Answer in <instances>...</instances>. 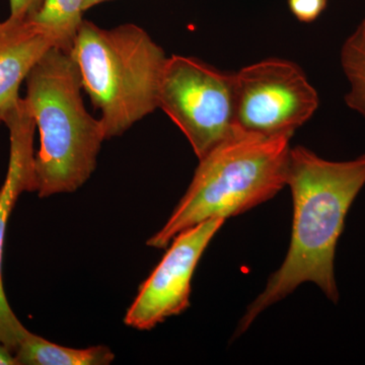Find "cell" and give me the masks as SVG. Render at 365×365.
Here are the masks:
<instances>
[{"instance_id":"obj_6","label":"cell","mask_w":365,"mask_h":365,"mask_svg":"<svg viewBox=\"0 0 365 365\" xmlns=\"http://www.w3.org/2000/svg\"><path fill=\"white\" fill-rule=\"evenodd\" d=\"M235 123L263 136H292L314 116L319 95L299 66L262 60L235 73Z\"/></svg>"},{"instance_id":"obj_11","label":"cell","mask_w":365,"mask_h":365,"mask_svg":"<svg viewBox=\"0 0 365 365\" xmlns=\"http://www.w3.org/2000/svg\"><path fill=\"white\" fill-rule=\"evenodd\" d=\"M85 0H43L33 20L48 31L57 48L71 53L74 40L85 21Z\"/></svg>"},{"instance_id":"obj_10","label":"cell","mask_w":365,"mask_h":365,"mask_svg":"<svg viewBox=\"0 0 365 365\" xmlns=\"http://www.w3.org/2000/svg\"><path fill=\"white\" fill-rule=\"evenodd\" d=\"M19 365H106L115 356L100 345L86 349L62 347L28 331L14 353Z\"/></svg>"},{"instance_id":"obj_9","label":"cell","mask_w":365,"mask_h":365,"mask_svg":"<svg viewBox=\"0 0 365 365\" xmlns=\"http://www.w3.org/2000/svg\"><path fill=\"white\" fill-rule=\"evenodd\" d=\"M52 48H57L54 37L32 16L0 21V123L20 103L21 83Z\"/></svg>"},{"instance_id":"obj_17","label":"cell","mask_w":365,"mask_h":365,"mask_svg":"<svg viewBox=\"0 0 365 365\" xmlns=\"http://www.w3.org/2000/svg\"><path fill=\"white\" fill-rule=\"evenodd\" d=\"M357 30L359 31V33L361 34L362 37H364V39L365 40V20L362 21L361 25L359 26Z\"/></svg>"},{"instance_id":"obj_13","label":"cell","mask_w":365,"mask_h":365,"mask_svg":"<svg viewBox=\"0 0 365 365\" xmlns=\"http://www.w3.org/2000/svg\"><path fill=\"white\" fill-rule=\"evenodd\" d=\"M294 18L302 23H313L325 11L328 0H287Z\"/></svg>"},{"instance_id":"obj_15","label":"cell","mask_w":365,"mask_h":365,"mask_svg":"<svg viewBox=\"0 0 365 365\" xmlns=\"http://www.w3.org/2000/svg\"><path fill=\"white\" fill-rule=\"evenodd\" d=\"M0 365H19L14 353L2 344H0Z\"/></svg>"},{"instance_id":"obj_14","label":"cell","mask_w":365,"mask_h":365,"mask_svg":"<svg viewBox=\"0 0 365 365\" xmlns=\"http://www.w3.org/2000/svg\"><path fill=\"white\" fill-rule=\"evenodd\" d=\"M43 0H9L11 18L23 19L33 16L40 9Z\"/></svg>"},{"instance_id":"obj_16","label":"cell","mask_w":365,"mask_h":365,"mask_svg":"<svg viewBox=\"0 0 365 365\" xmlns=\"http://www.w3.org/2000/svg\"><path fill=\"white\" fill-rule=\"evenodd\" d=\"M110 1V0H85V11L91 9V7L103 4V2Z\"/></svg>"},{"instance_id":"obj_1","label":"cell","mask_w":365,"mask_h":365,"mask_svg":"<svg viewBox=\"0 0 365 365\" xmlns=\"http://www.w3.org/2000/svg\"><path fill=\"white\" fill-rule=\"evenodd\" d=\"M287 186L294 202L287 258L247 309L235 336L246 332L259 314L304 283L313 282L335 304L339 299L336 248L348 211L365 186V155L333 162L295 146L290 148Z\"/></svg>"},{"instance_id":"obj_5","label":"cell","mask_w":365,"mask_h":365,"mask_svg":"<svg viewBox=\"0 0 365 365\" xmlns=\"http://www.w3.org/2000/svg\"><path fill=\"white\" fill-rule=\"evenodd\" d=\"M158 108L181 129L199 160L240 131L235 73L194 57L173 55L167 59Z\"/></svg>"},{"instance_id":"obj_7","label":"cell","mask_w":365,"mask_h":365,"mask_svg":"<svg viewBox=\"0 0 365 365\" xmlns=\"http://www.w3.org/2000/svg\"><path fill=\"white\" fill-rule=\"evenodd\" d=\"M225 222V218H210L182 230L173 239L172 246L144 281L127 312L124 319L127 326L150 330L187 309L197 265Z\"/></svg>"},{"instance_id":"obj_2","label":"cell","mask_w":365,"mask_h":365,"mask_svg":"<svg viewBox=\"0 0 365 365\" xmlns=\"http://www.w3.org/2000/svg\"><path fill=\"white\" fill-rule=\"evenodd\" d=\"M25 98L40 148L35 155L41 198L81 188L97 167L104 129L83 103V83L71 53L52 48L26 76Z\"/></svg>"},{"instance_id":"obj_8","label":"cell","mask_w":365,"mask_h":365,"mask_svg":"<svg viewBox=\"0 0 365 365\" xmlns=\"http://www.w3.org/2000/svg\"><path fill=\"white\" fill-rule=\"evenodd\" d=\"M4 124L9 130V170L0 189V344L16 353L26 330L9 307L2 283V256L7 222L11 211L24 192L37 191L34 155L35 120L25 98L6 118Z\"/></svg>"},{"instance_id":"obj_12","label":"cell","mask_w":365,"mask_h":365,"mask_svg":"<svg viewBox=\"0 0 365 365\" xmlns=\"http://www.w3.org/2000/svg\"><path fill=\"white\" fill-rule=\"evenodd\" d=\"M341 66L349 83L346 104L365 119V40L359 30L343 44Z\"/></svg>"},{"instance_id":"obj_4","label":"cell","mask_w":365,"mask_h":365,"mask_svg":"<svg viewBox=\"0 0 365 365\" xmlns=\"http://www.w3.org/2000/svg\"><path fill=\"white\" fill-rule=\"evenodd\" d=\"M71 56L83 91L101 112L106 139L122 135L158 108L167 55L133 24L103 29L83 21Z\"/></svg>"},{"instance_id":"obj_3","label":"cell","mask_w":365,"mask_h":365,"mask_svg":"<svg viewBox=\"0 0 365 365\" xmlns=\"http://www.w3.org/2000/svg\"><path fill=\"white\" fill-rule=\"evenodd\" d=\"M292 136L240 130L199 160L185 195L148 246L167 248L182 230L210 218H227L270 200L287 186Z\"/></svg>"}]
</instances>
